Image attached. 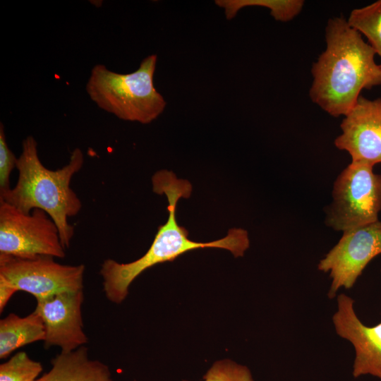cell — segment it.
<instances>
[{
  "mask_svg": "<svg viewBox=\"0 0 381 381\" xmlns=\"http://www.w3.org/2000/svg\"><path fill=\"white\" fill-rule=\"evenodd\" d=\"M202 381H254L248 367L231 360L216 361L203 376Z\"/></svg>",
  "mask_w": 381,
  "mask_h": 381,
  "instance_id": "cell-17",
  "label": "cell"
},
{
  "mask_svg": "<svg viewBox=\"0 0 381 381\" xmlns=\"http://www.w3.org/2000/svg\"><path fill=\"white\" fill-rule=\"evenodd\" d=\"M380 67H381V64H380Z\"/></svg>",
  "mask_w": 381,
  "mask_h": 381,
  "instance_id": "cell-20",
  "label": "cell"
},
{
  "mask_svg": "<svg viewBox=\"0 0 381 381\" xmlns=\"http://www.w3.org/2000/svg\"><path fill=\"white\" fill-rule=\"evenodd\" d=\"M374 166L351 162L335 180L325 224L345 231L376 222L381 211V175Z\"/></svg>",
  "mask_w": 381,
  "mask_h": 381,
  "instance_id": "cell-5",
  "label": "cell"
},
{
  "mask_svg": "<svg viewBox=\"0 0 381 381\" xmlns=\"http://www.w3.org/2000/svg\"><path fill=\"white\" fill-rule=\"evenodd\" d=\"M18 158L16 157L7 145L4 127L0 123V195L11 190L10 175L16 168Z\"/></svg>",
  "mask_w": 381,
  "mask_h": 381,
  "instance_id": "cell-18",
  "label": "cell"
},
{
  "mask_svg": "<svg viewBox=\"0 0 381 381\" xmlns=\"http://www.w3.org/2000/svg\"><path fill=\"white\" fill-rule=\"evenodd\" d=\"M0 254L30 258L40 255L66 256L52 219L43 210L26 214L0 200Z\"/></svg>",
  "mask_w": 381,
  "mask_h": 381,
  "instance_id": "cell-6",
  "label": "cell"
},
{
  "mask_svg": "<svg viewBox=\"0 0 381 381\" xmlns=\"http://www.w3.org/2000/svg\"><path fill=\"white\" fill-rule=\"evenodd\" d=\"M380 272H381V270H380Z\"/></svg>",
  "mask_w": 381,
  "mask_h": 381,
  "instance_id": "cell-21",
  "label": "cell"
},
{
  "mask_svg": "<svg viewBox=\"0 0 381 381\" xmlns=\"http://www.w3.org/2000/svg\"><path fill=\"white\" fill-rule=\"evenodd\" d=\"M353 303L346 294L338 296L333 324L337 334L354 347L353 377L370 375L381 380V322L374 326L365 325L358 318Z\"/></svg>",
  "mask_w": 381,
  "mask_h": 381,
  "instance_id": "cell-11",
  "label": "cell"
},
{
  "mask_svg": "<svg viewBox=\"0 0 381 381\" xmlns=\"http://www.w3.org/2000/svg\"><path fill=\"white\" fill-rule=\"evenodd\" d=\"M381 254V222L345 231L338 243L321 259L318 269L329 272L332 283L328 297L353 286L368 264Z\"/></svg>",
  "mask_w": 381,
  "mask_h": 381,
  "instance_id": "cell-8",
  "label": "cell"
},
{
  "mask_svg": "<svg viewBox=\"0 0 381 381\" xmlns=\"http://www.w3.org/2000/svg\"><path fill=\"white\" fill-rule=\"evenodd\" d=\"M325 42V49L312 66L309 95L330 116H344L363 89L381 85V67L373 49L344 18L328 20Z\"/></svg>",
  "mask_w": 381,
  "mask_h": 381,
  "instance_id": "cell-2",
  "label": "cell"
},
{
  "mask_svg": "<svg viewBox=\"0 0 381 381\" xmlns=\"http://www.w3.org/2000/svg\"><path fill=\"white\" fill-rule=\"evenodd\" d=\"M18 290L4 277L0 275V312L1 313L11 296Z\"/></svg>",
  "mask_w": 381,
  "mask_h": 381,
  "instance_id": "cell-19",
  "label": "cell"
},
{
  "mask_svg": "<svg viewBox=\"0 0 381 381\" xmlns=\"http://www.w3.org/2000/svg\"><path fill=\"white\" fill-rule=\"evenodd\" d=\"M51 256L30 258L0 254V275L18 291L36 300L68 291L83 290L85 265H63Z\"/></svg>",
  "mask_w": 381,
  "mask_h": 381,
  "instance_id": "cell-7",
  "label": "cell"
},
{
  "mask_svg": "<svg viewBox=\"0 0 381 381\" xmlns=\"http://www.w3.org/2000/svg\"><path fill=\"white\" fill-rule=\"evenodd\" d=\"M83 290L36 300L35 311L41 317L45 329V348L58 346L61 352H71L88 341L83 330Z\"/></svg>",
  "mask_w": 381,
  "mask_h": 381,
  "instance_id": "cell-9",
  "label": "cell"
},
{
  "mask_svg": "<svg viewBox=\"0 0 381 381\" xmlns=\"http://www.w3.org/2000/svg\"><path fill=\"white\" fill-rule=\"evenodd\" d=\"M157 61L156 54L149 55L136 71L126 74L97 64L91 71L86 92L100 109L119 119L150 123L164 111L167 104L153 84Z\"/></svg>",
  "mask_w": 381,
  "mask_h": 381,
  "instance_id": "cell-4",
  "label": "cell"
},
{
  "mask_svg": "<svg viewBox=\"0 0 381 381\" xmlns=\"http://www.w3.org/2000/svg\"><path fill=\"white\" fill-rule=\"evenodd\" d=\"M44 339L43 321L35 310L25 317L10 313L0 320V358H7L15 350Z\"/></svg>",
  "mask_w": 381,
  "mask_h": 381,
  "instance_id": "cell-13",
  "label": "cell"
},
{
  "mask_svg": "<svg viewBox=\"0 0 381 381\" xmlns=\"http://www.w3.org/2000/svg\"><path fill=\"white\" fill-rule=\"evenodd\" d=\"M215 4L224 9L228 20L234 18L238 11L247 6L267 8L270 15L278 21L287 22L293 20L301 11L303 0H217Z\"/></svg>",
  "mask_w": 381,
  "mask_h": 381,
  "instance_id": "cell-14",
  "label": "cell"
},
{
  "mask_svg": "<svg viewBox=\"0 0 381 381\" xmlns=\"http://www.w3.org/2000/svg\"><path fill=\"white\" fill-rule=\"evenodd\" d=\"M346 22L352 29L365 36L376 54L381 56V0L353 9Z\"/></svg>",
  "mask_w": 381,
  "mask_h": 381,
  "instance_id": "cell-15",
  "label": "cell"
},
{
  "mask_svg": "<svg viewBox=\"0 0 381 381\" xmlns=\"http://www.w3.org/2000/svg\"><path fill=\"white\" fill-rule=\"evenodd\" d=\"M152 182L153 191L158 195H165L167 198L169 217L165 224L158 227L152 245L141 258L128 263L106 259L102 264L99 274L104 294L109 301L116 304L125 300L135 279L154 265L172 262L188 251L200 248L226 249L234 257H241L250 245L248 232L243 229H231L224 238L210 242L190 239L187 229L176 221V210L180 198L190 196V183L178 179L174 173L167 170L156 172Z\"/></svg>",
  "mask_w": 381,
  "mask_h": 381,
  "instance_id": "cell-1",
  "label": "cell"
},
{
  "mask_svg": "<svg viewBox=\"0 0 381 381\" xmlns=\"http://www.w3.org/2000/svg\"><path fill=\"white\" fill-rule=\"evenodd\" d=\"M52 368L35 381H113L107 365L89 356L83 346L60 352L51 361Z\"/></svg>",
  "mask_w": 381,
  "mask_h": 381,
  "instance_id": "cell-12",
  "label": "cell"
},
{
  "mask_svg": "<svg viewBox=\"0 0 381 381\" xmlns=\"http://www.w3.org/2000/svg\"><path fill=\"white\" fill-rule=\"evenodd\" d=\"M341 134L334 145L346 151L351 162L375 166L381 164V99L361 96L353 108L344 116Z\"/></svg>",
  "mask_w": 381,
  "mask_h": 381,
  "instance_id": "cell-10",
  "label": "cell"
},
{
  "mask_svg": "<svg viewBox=\"0 0 381 381\" xmlns=\"http://www.w3.org/2000/svg\"><path fill=\"white\" fill-rule=\"evenodd\" d=\"M84 157L79 148L71 155L68 163L56 170L46 168L41 162L35 139L30 135L22 143V152L18 158V178L16 186L0 200L29 214L34 209L44 211L58 227L64 248L69 247L74 228L68 218L76 215L82 202L71 188L73 175L80 171Z\"/></svg>",
  "mask_w": 381,
  "mask_h": 381,
  "instance_id": "cell-3",
  "label": "cell"
},
{
  "mask_svg": "<svg viewBox=\"0 0 381 381\" xmlns=\"http://www.w3.org/2000/svg\"><path fill=\"white\" fill-rule=\"evenodd\" d=\"M42 370L40 362L19 351L0 365V381H35Z\"/></svg>",
  "mask_w": 381,
  "mask_h": 381,
  "instance_id": "cell-16",
  "label": "cell"
}]
</instances>
